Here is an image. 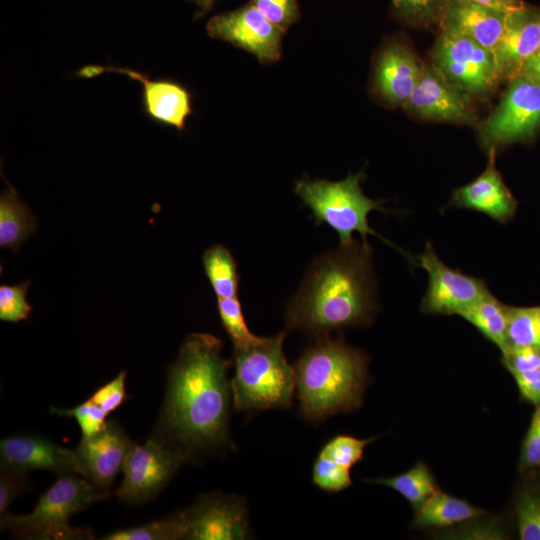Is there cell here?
Masks as SVG:
<instances>
[{
    "mask_svg": "<svg viewBox=\"0 0 540 540\" xmlns=\"http://www.w3.org/2000/svg\"><path fill=\"white\" fill-rule=\"evenodd\" d=\"M222 347L211 334H190L168 370L163 406L151 437L185 461L230 443L233 398L227 371L232 361L222 357Z\"/></svg>",
    "mask_w": 540,
    "mask_h": 540,
    "instance_id": "obj_1",
    "label": "cell"
},
{
    "mask_svg": "<svg viewBox=\"0 0 540 540\" xmlns=\"http://www.w3.org/2000/svg\"><path fill=\"white\" fill-rule=\"evenodd\" d=\"M377 309L373 251L362 240L340 246L311 264L288 303L285 318L289 329L319 338L348 327L368 326Z\"/></svg>",
    "mask_w": 540,
    "mask_h": 540,
    "instance_id": "obj_2",
    "label": "cell"
},
{
    "mask_svg": "<svg viewBox=\"0 0 540 540\" xmlns=\"http://www.w3.org/2000/svg\"><path fill=\"white\" fill-rule=\"evenodd\" d=\"M368 362L366 353L342 337L317 338L294 366L302 416L319 423L360 408L370 382Z\"/></svg>",
    "mask_w": 540,
    "mask_h": 540,
    "instance_id": "obj_3",
    "label": "cell"
},
{
    "mask_svg": "<svg viewBox=\"0 0 540 540\" xmlns=\"http://www.w3.org/2000/svg\"><path fill=\"white\" fill-rule=\"evenodd\" d=\"M285 332L234 346L233 405L239 411L288 408L296 388L295 370L283 351Z\"/></svg>",
    "mask_w": 540,
    "mask_h": 540,
    "instance_id": "obj_4",
    "label": "cell"
},
{
    "mask_svg": "<svg viewBox=\"0 0 540 540\" xmlns=\"http://www.w3.org/2000/svg\"><path fill=\"white\" fill-rule=\"evenodd\" d=\"M105 497L86 478L77 474L61 475L42 494L32 512L26 515L7 512L0 517V528L21 539H89L92 533L70 526V518Z\"/></svg>",
    "mask_w": 540,
    "mask_h": 540,
    "instance_id": "obj_5",
    "label": "cell"
},
{
    "mask_svg": "<svg viewBox=\"0 0 540 540\" xmlns=\"http://www.w3.org/2000/svg\"><path fill=\"white\" fill-rule=\"evenodd\" d=\"M363 177V172H359L336 182L300 180L295 185V193L311 210L317 224L325 223L336 231L341 246L354 241V232L359 233L363 241L371 234L391 245L369 226L368 215L371 211L388 210L382 207V201L363 194L360 186Z\"/></svg>",
    "mask_w": 540,
    "mask_h": 540,
    "instance_id": "obj_6",
    "label": "cell"
},
{
    "mask_svg": "<svg viewBox=\"0 0 540 540\" xmlns=\"http://www.w3.org/2000/svg\"><path fill=\"white\" fill-rule=\"evenodd\" d=\"M540 128V85L517 75L493 112L479 125L483 145L497 150L500 147L527 142Z\"/></svg>",
    "mask_w": 540,
    "mask_h": 540,
    "instance_id": "obj_7",
    "label": "cell"
},
{
    "mask_svg": "<svg viewBox=\"0 0 540 540\" xmlns=\"http://www.w3.org/2000/svg\"><path fill=\"white\" fill-rule=\"evenodd\" d=\"M433 65L471 95H486L502 79L492 51L450 29H442L435 44Z\"/></svg>",
    "mask_w": 540,
    "mask_h": 540,
    "instance_id": "obj_8",
    "label": "cell"
},
{
    "mask_svg": "<svg viewBox=\"0 0 540 540\" xmlns=\"http://www.w3.org/2000/svg\"><path fill=\"white\" fill-rule=\"evenodd\" d=\"M106 72L123 74L142 84V111L151 122L178 131L186 130V121L193 114V95L185 85L171 78H151L147 73L113 65H85L75 75L89 79Z\"/></svg>",
    "mask_w": 540,
    "mask_h": 540,
    "instance_id": "obj_9",
    "label": "cell"
},
{
    "mask_svg": "<svg viewBox=\"0 0 540 540\" xmlns=\"http://www.w3.org/2000/svg\"><path fill=\"white\" fill-rule=\"evenodd\" d=\"M184 458L150 437L143 444L133 443L125 459L123 480L115 492L126 504H143L161 492Z\"/></svg>",
    "mask_w": 540,
    "mask_h": 540,
    "instance_id": "obj_10",
    "label": "cell"
},
{
    "mask_svg": "<svg viewBox=\"0 0 540 540\" xmlns=\"http://www.w3.org/2000/svg\"><path fill=\"white\" fill-rule=\"evenodd\" d=\"M417 266L429 275V283L421 302L425 314L459 315L491 293L483 279L467 275L445 265L427 242L425 251L417 256Z\"/></svg>",
    "mask_w": 540,
    "mask_h": 540,
    "instance_id": "obj_11",
    "label": "cell"
},
{
    "mask_svg": "<svg viewBox=\"0 0 540 540\" xmlns=\"http://www.w3.org/2000/svg\"><path fill=\"white\" fill-rule=\"evenodd\" d=\"M178 515L182 539L241 540L248 535L246 504L237 496L204 494Z\"/></svg>",
    "mask_w": 540,
    "mask_h": 540,
    "instance_id": "obj_12",
    "label": "cell"
},
{
    "mask_svg": "<svg viewBox=\"0 0 540 540\" xmlns=\"http://www.w3.org/2000/svg\"><path fill=\"white\" fill-rule=\"evenodd\" d=\"M206 31L214 39L229 42L252 53L261 62L279 59L281 39L285 33L250 3L214 15L207 22Z\"/></svg>",
    "mask_w": 540,
    "mask_h": 540,
    "instance_id": "obj_13",
    "label": "cell"
},
{
    "mask_svg": "<svg viewBox=\"0 0 540 540\" xmlns=\"http://www.w3.org/2000/svg\"><path fill=\"white\" fill-rule=\"evenodd\" d=\"M133 443L120 424L107 420L103 429L92 436L82 437L73 449L80 475L109 496Z\"/></svg>",
    "mask_w": 540,
    "mask_h": 540,
    "instance_id": "obj_14",
    "label": "cell"
},
{
    "mask_svg": "<svg viewBox=\"0 0 540 540\" xmlns=\"http://www.w3.org/2000/svg\"><path fill=\"white\" fill-rule=\"evenodd\" d=\"M404 108L429 120L466 124L476 121L471 94L448 80L433 64L424 65Z\"/></svg>",
    "mask_w": 540,
    "mask_h": 540,
    "instance_id": "obj_15",
    "label": "cell"
},
{
    "mask_svg": "<svg viewBox=\"0 0 540 540\" xmlns=\"http://www.w3.org/2000/svg\"><path fill=\"white\" fill-rule=\"evenodd\" d=\"M0 467L17 472L45 470L58 476L80 475L73 449L37 434H15L0 441Z\"/></svg>",
    "mask_w": 540,
    "mask_h": 540,
    "instance_id": "obj_16",
    "label": "cell"
},
{
    "mask_svg": "<svg viewBox=\"0 0 540 540\" xmlns=\"http://www.w3.org/2000/svg\"><path fill=\"white\" fill-rule=\"evenodd\" d=\"M540 51V10L523 4L507 14L493 54L502 78L519 75L524 63Z\"/></svg>",
    "mask_w": 540,
    "mask_h": 540,
    "instance_id": "obj_17",
    "label": "cell"
},
{
    "mask_svg": "<svg viewBox=\"0 0 540 540\" xmlns=\"http://www.w3.org/2000/svg\"><path fill=\"white\" fill-rule=\"evenodd\" d=\"M485 170L470 183L453 191L448 206L471 209L500 223L515 216L518 202L495 165L496 150H488Z\"/></svg>",
    "mask_w": 540,
    "mask_h": 540,
    "instance_id": "obj_18",
    "label": "cell"
},
{
    "mask_svg": "<svg viewBox=\"0 0 540 540\" xmlns=\"http://www.w3.org/2000/svg\"><path fill=\"white\" fill-rule=\"evenodd\" d=\"M424 64L413 51L400 42L387 44L374 67V87L388 104L405 107L417 86Z\"/></svg>",
    "mask_w": 540,
    "mask_h": 540,
    "instance_id": "obj_19",
    "label": "cell"
},
{
    "mask_svg": "<svg viewBox=\"0 0 540 540\" xmlns=\"http://www.w3.org/2000/svg\"><path fill=\"white\" fill-rule=\"evenodd\" d=\"M508 12L469 0H450L441 28L458 32L493 52Z\"/></svg>",
    "mask_w": 540,
    "mask_h": 540,
    "instance_id": "obj_20",
    "label": "cell"
},
{
    "mask_svg": "<svg viewBox=\"0 0 540 540\" xmlns=\"http://www.w3.org/2000/svg\"><path fill=\"white\" fill-rule=\"evenodd\" d=\"M484 510L438 489L414 511L413 526L417 529L452 527L481 517Z\"/></svg>",
    "mask_w": 540,
    "mask_h": 540,
    "instance_id": "obj_21",
    "label": "cell"
},
{
    "mask_svg": "<svg viewBox=\"0 0 540 540\" xmlns=\"http://www.w3.org/2000/svg\"><path fill=\"white\" fill-rule=\"evenodd\" d=\"M0 195V246L14 253L38 229L36 216L24 203L16 189L6 181Z\"/></svg>",
    "mask_w": 540,
    "mask_h": 540,
    "instance_id": "obj_22",
    "label": "cell"
},
{
    "mask_svg": "<svg viewBox=\"0 0 540 540\" xmlns=\"http://www.w3.org/2000/svg\"><path fill=\"white\" fill-rule=\"evenodd\" d=\"M509 306L489 293L475 304L463 310L459 316L472 324L501 352L506 350V331Z\"/></svg>",
    "mask_w": 540,
    "mask_h": 540,
    "instance_id": "obj_23",
    "label": "cell"
},
{
    "mask_svg": "<svg viewBox=\"0 0 540 540\" xmlns=\"http://www.w3.org/2000/svg\"><path fill=\"white\" fill-rule=\"evenodd\" d=\"M524 477L514 498L519 538L540 540V473H529Z\"/></svg>",
    "mask_w": 540,
    "mask_h": 540,
    "instance_id": "obj_24",
    "label": "cell"
},
{
    "mask_svg": "<svg viewBox=\"0 0 540 540\" xmlns=\"http://www.w3.org/2000/svg\"><path fill=\"white\" fill-rule=\"evenodd\" d=\"M368 481L395 490L410 503L414 511L439 489L431 470L424 462L416 463L401 474Z\"/></svg>",
    "mask_w": 540,
    "mask_h": 540,
    "instance_id": "obj_25",
    "label": "cell"
},
{
    "mask_svg": "<svg viewBox=\"0 0 540 540\" xmlns=\"http://www.w3.org/2000/svg\"><path fill=\"white\" fill-rule=\"evenodd\" d=\"M202 261L217 298L237 297L239 275L231 252L223 245H214L204 252Z\"/></svg>",
    "mask_w": 540,
    "mask_h": 540,
    "instance_id": "obj_26",
    "label": "cell"
},
{
    "mask_svg": "<svg viewBox=\"0 0 540 540\" xmlns=\"http://www.w3.org/2000/svg\"><path fill=\"white\" fill-rule=\"evenodd\" d=\"M520 348L540 349V306H509L504 352Z\"/></svg>",
    "mask_w": 540,
    "mask_h": 540,
    "instance_id": "obj_27",
    "label": "cell"
},
{
    "mask_svg": "<svg viewBox=\"0 0 540 540\" xmlns=\"http://www.w3.org/2000/svg\"><path fill=\"white\" fill-rule=\"evenodd\" d=\"M450 0H392L393 14L416 27L442 24Z\"/></svg>",
    "mask_w": 540,
    "mask_h": 540,
    "instance_id": "obj_28",
    "label": "cell"
},
{
    "mask_svg": "<svg viewBox=\"0 0 540 540\" xmlns=\"http://www.w3.org/2000/svg\"><path fill=\"white\" fill-rule=\"evenodd\" d=\"M101 539L104 540H178L182 539V529L178 513L161 520L140 526L115 530Z\"/></svg>",
    "mask_w": 540,
    "mask_h": 540,
    "instance_id": "obj_29",
    "label": "cell"
},
{
    "mask_svg": "<svg viewBox=\"0 0 540 540\" xmlns=\"http://www.w3.org/2000/svg\"><path fill=\"white\" fill-rule=\"evenodd\" d=\"M375 439L376 437L361 439L351 435L338 434L321 447L318 455L351 469L363 458L366 446Z\"/></svg>",
    "mask_w": 540,
    "mask_h": 540,
    "instance_id": "obj_30",
    "label": "cell"
},
{
    "mask_svg": "<svg viewBox=\"0 0 540 540\" xmlns=\"http://www.w3.org/2000/svg\"><path fill=\"white\" fill-rule=\"evenodd\" d=\"M217 309L221 324L233 347L246 345L260 338L249 330L238 297L217 298Z\"/></svg>",
    "mask_w": 540,
    "mask_h": 540,
    "instance_id": "obj_31",
    "label": "cell"
},
{
    "mask_svg": "<svg viewBox=\"0 0 540 540\" xmlns=\"http://www.w3.org/2000/svg\"><path fill=\"white\" fill-rule=\"evenodd\" d=\"M312 482L322 491L338 493L352 485L350 469L317 455L312 467Z\"/></svg>",
    "mask_w": 540,
    "mask_h": 540,
    "instance_id": "obj_32",
    "label": "cell"
},
{
    "mask_svg": "<svg viewBox=\"0 0 540 540\" xmlns=\"http://www.w3.org/2000/svg\"><path fill=\"white\" fill-rule=\"evenodd\" d=\"M30 281L0 286V319L5 322L27 320L32 306L26 300Z\"/></svg>",
    "mask_w": 540,
    "mask_h": 540,
    "instance_id": "obj_33",
    "label": "cell"
},
{
    "mask_svg": "<svg viewBox=\"0 0 540 540\" xmlns=\"http://www.w3.org/2000/svg\"><path fill=\"white\" fill-rule=\"evenodd\" d=\"M50 412L57 416L74 418L81 429L82 437L92 436L103 429L108 415L90 399L73 408L52 407Z\"/></svg>",
    "mask_w": 540,
    "mask_h": 540,
    "instance_id": "obj_34",
    "label": "cell"
},
{
    "mask_svg": "<svg viewBox=\"0 0 540 540\" xmlns=\"http://www.w3.org/2000/svg\"><path fill=\"white\" fill-rule=\"evenodd\" d=\"M518 470L522 475L540 471V404L535 406L529 428L523 438Z\"/></svg>",
    "mask_w": 540,
    "mask_h": 540,
    "instance_id": "obj_35",
    "label": "cell"
},
{
    "mask_svg": "<svg viewBox=\"0 0 540 540\" xmlns=\"http://www.w3.org/2000/svg\"><path fill=\"white\" fill-rule=\"evenodd\" d=\"M250 4L283 32L300 19L297 0H250Z\"/></svg>",
    "mask_w": 540,
    "mask_h": 540,
    "instance_id": "obj_36",
    "label": "cell"
},
{
    "mask_svg": "<svg viewBox=\"0 0 540 540\" xmlns=\"http://www.w3.org/2000/svg\"><path fill=\"white\" fill-rule=\"evenodd\" d=\"M30 488L28 473L0 469V517L5 515L12 502Z\"/></svg>",
    "mask_w": 540,
    "mask_h": 540,
    "instance_id": "obj_37",
    "label": "cell"
},
{
    "mask_svg": "<svg viewBox=\"0 0 540 540\" xmlns=\"http://www.w3.org/2000/svg\"><path fill=\"white\" fill-rule=\"evenodd\" d=\"M126 371L99 387L89 398L107 414L118 409L126 400Z\"/></svg>",
    "mask_w": 540,
    "mask_h": 540,
    "instance_id": "obj_38",
    "label": "cell"
},
{
    "mask_svg": "<svg viewBox=\"0 0 540 540\" xmlns=\"http://www.w3.org/2000/svg\"><path fill=\"white\" fill-rule=\"evenodd\" d=\"M523 400L540 404V366L511 374Z\"/></svg>",
    "mask_w": 540,
    "mask_h": 540,
    "instance_id": "obj_39",
    "label": "cell"
},
{
    "mask_svg": "<svg viewBox=\"0 0 540 540\" xmlns=\"http://www.w3.org/2000/svg\"><path fill=\"white\" fill-rule=\"evenodd\" d=\"M519 74L540 85V51L524 63Z\"/></svg>",
    "mask_w": 540,
    "mask_h": 540,
    "instance_id": "obj_40",
    "label": "cell"
},
{
    "mask_svg": "<svg viewBox=\"0 0 540 540\" xmlns=\"http://www.w3.org/2000/svg\"><path fill=\"white\" fill-rule=\"evenodd\" d=\"M478 4L489 6L492 8L511 11L521 7L524 3L521 0H469Z\"/></svg>",
    "mask_w": 540,
    "mask_h": 540,
    "instance_id": "obj_41",
    "label": "cell"
},
{
    "mask_svg": "<svg viewBox=\"0 0 540 540\" xmlns=\"http://www.w3.org/2000/svg\"><path fill=\"white\" fill-rule=\"evenodd\" d=\"M539 473H540V471H539Z\"/></svg>",
    "mask_w": 540,
    "mask_h": 540,
    "instance_id": "obj_42",
    "label": "cell"
}]
</instances>
